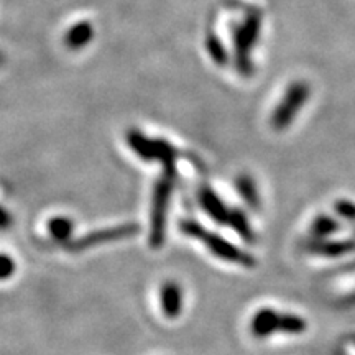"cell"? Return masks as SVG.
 <instances>
[{"label": "cell", "mask_w": 355, "mask_h": 355, "mask_svg": "<svg viewBox=\"0 0 355 355\" xmlns=\"http://www.w3.org/2000/svg\"><path fill=\"white\" fill-rule=\"evenodd\" d=\"M261 32V13L248 12L247 17L234 30V48L237 69L243 76L252 74V50Z\"/></svg>", "instance_id": "cell-2"}, {"label": "cell", "mask_w": 355, "mask_h": 355, "mask_svg": "<svg viewBox=\"0 0 355 355\" xmlns=\"http://www.w3.org/2000/svg\"><path fill=\"white\" fill-rule=\"evenodd\" d=\"M354 243L352 242H326L321 243V245H314V250L319 252V254L324 255H340L345 254V252L352 250Z\"/></svg>", "instance_id": "cell-15"}, {"label": "cell", "mask_w": 355, "mask_h": 355, "mask_svg": "<svg viewBox=\"0 0 355 355\" xmlns=\"http://www.w3.org/2000/svg\"><path fill=\"white\" fill-rule=\"evenodd\" d=\"M7 227H10V216H8L7 212L0 207V230H3Z\"/></svg>", "instance_id": "cell-18"}, {"label": "cell", "mask_w": 355, "mask_h": 355, "mask_svg": "<svg viewBox=\"0 0 355 355\" xmlns=\"http://www.w3.org/2000/svg\"><path fill=\"white\" fill-rule=\"evenodd\" d=\"M162 308L166 318L176 319L183 309V291L175 282H168L162 288Z\"/></svg>", "instance_id": "cell-8"}, {"label": "cell", "mask_w": 355, "mask_h": 355, "mask_svg": "<svg viewBox=\"0 0 355 355\" xmlns=\"http://www.w3.org/2000/svg\"><path fill=\"white\" fill-rule=\"evenodd\" d=\"M306 321L296 314H282L275 309H260L252 319V332L257 337H266L275 332L283 334H301L306 331Z\"/></svg>", "instance_id": "cell-3"}, {"label": "cell", "mask_w": 355, "mask_h": 355, "mask_svg": "<svg viewBox=\"0 0 355 355\" xmlns=\"http://www.w3.org/2000/svg\"><path fill=\"white\" fill-rule=\"evenodd\" d=\"M235 188H237L239 193H241V196L243 198V201H245L248 206L259 207L260 204L259 189H257L254 180H252L250 176L247 175L239 176V180L235 181Z\"/></svg>", "instance_id": "cell-10"}, {"label": "cell", "mask_w": 355, "mask_h": 355, "mask_svg": "<svg viewBox=\"0 0 355 355\" xmlns=\"http://www.w3.org/2000/svg\"><path fill=\"white\" fill-rule=\"evenodd\" d=\"M227 224L232 225V229L239 235H241L243 241H247V242L254 241V232H252L250 224H248L247 217H245V214H243V212H241L239 209L229 211Z\"/></svg>", "instance_id": "cell-11"}, {"label": "cell", "mask_w": 355, "mask_h": 355, "mask_svg": "<svg viewBox=\"0 0 355 355\" xmlns=\"http://www.w3.org/2000/svg\"><path fill=\"white\" fill-rule=\"evenodd\" d=\"M337 229H339V225H337L336 220H332L326 216H321L314 220L311 232H313V235H316V237H327V235L334 234Z\"/></svg>", "instance_id": "cell-14"}, {"label": "cell", "mask_w": 355, "mask_h": 355, "mask_svg": "<svg viewBox=\"0 0 355 355\" xmlns=\"http://www.w3.org/2000/svg\"><path fill=\"white\" fill-rule=\"evenodd\" d=\"M180 227L186 235L201 241L204 245L209 248L211 254L219 257L220 260L230 261V263L242 265V266H254L255 265L254 257L245 254V252H242L241 248H237L234 243L225 241V239L219 237L217 234H212V232H209V230H206L201 224H198V222L183 220L181 222Z\"/></svg>", "instance_id": "cell-1"}, {"label": "cell", "mask_w": 355, "mask_h": 355, "mask_svg": "<svg viewBox=\"0 0 355 355\" xmlns=\"http://www.w3.org/2000/svg\"><path fill=\"white\" fill-rule=\"evenodd\" d=\"M15 261L8 255H0V279H8L15 273Z\"/></svg>", "instance_id": "cell-16"}, {"label": "cell", "mask_w": 355, "mask_h": 355, "mask_svg": "<svg viewBox=\"0 0 355 355\" xmlns=\"http://www.w3.org/2000/svg\"><path fill=\"white\" fill-rule=\"evenodd\" d=\"M128 141H130L132 148L140 155L141 159H146V162L157 159V140L146 139L141 133L133 132L128 135Z\"/></svg>", "instance_id": "cell-9"}, {"label": "cell", "mask_w": 355, "mask_h": 355, "mask_svg": "<svg viewBox=\"0 0 355 355\" xmlns=\"http://www.w3.org/2000/svg\"><path fill=\"white\" fill-rule=\"evenodd\" d=\"M206 50L209 53L211 60L214 61L216 64H225L227 63L229 56L227 50H225L222 40L217 37L216 33H207L206 35Z\"/></svg>", "instance_id": "cell-12"}, {"label": "cell", "mask_w": 355, "mask_h": 355, "mask_svg": "<svg viewBox=\"0 0 355 355\" xmlns=\"http://www.w3.org/2000/svg\"><path fill=\"white\" fill-rule=\"evenodd\" d=\"M137 232H139V227H137L135 224H125V225H119V227L96 230V232L84 235V237L78 239V241H74L73 243H69V252H84L91 247L101 245V243L128 239Z\"/></svg>", "instance_id": "cell-6"}, {"label": "cell", "mask_w": 355, "mask_h": 355, "mask_svg": "<svg viewBox=\"0 0 355 355\" xmlns=\"http://www.w3.org/2000/svg\"><path fill=\"white\" fill-rule=\"evenodd\" d=\"M199 202H201L202 209L206 211L216 222H219V224L227 222L229 219L227 206L222 202V199L217 196L211 188H207V186L201 188V191H199Z\"/></svg>", "instance_id": "cell-7"}, {"label": "cell", "mask_w": 355, "mask_h": 355, "mask_svg": "<svg viewBox=\"0 0 355 355\" xmlns=\"http://www.w3.org/2000/svg\"><path fill=\"white\" fill-rule=\"evenodd\" d=\"M48 230H50L53 239L66 242L71 237V234H73V222L69 219H64V217H56V219L50 222Z\"/></svg>", "instance_id": "cell-13"}, {"label": "cell", "mask_w": 355, "mask_h": 355, "mask_svg": "<svg viewBox=\"0 0 355 355\" xmlns=\"http://www.w3.org/2000/svg\"><path fill=\"white\" fill-rule=\"evenodd\" d=\"M311 96V87L306 81H296L293 83L290 87L286 89L285 96L282 97V101L278 102V105L275 107L270 117V123L275 130L282 132L286 127H290L295 117L298 115L301 109L304 107V104L308 102Z\"/></svg>", "instance_id": "cell-4"}, {"label": "cell", "mask_w": 355, "mask_h": 355, "mask_svg": "<svg viewBox=\"0 0 355 355\" xmlns=\"http://www.w3.org/2000/svg\"><path fill=\"white\" fill-rule=\"evenodd\" d=\"M337 212H339L340 216L347 217V219H355V206L352 202H337Z\"/></svg>", "instance_id": "cell-17"}, {"label": "cell", "mask_w": 355, "mask_h": 355, "mask_svg": "<svg viewBox=\"0 0 355 355\" xmlns=\"http://www.w3.org/2000/svg\"><path fill=\"white\" fill-rule=\"evenodd\" d=\"M173 191V173H166L155 186L153 204H152V232H150V243L152 247H162L165 241L166 227V211L170 206V196Z\"/></svg>", "instance_id": "cell-5"}]
</instances>
